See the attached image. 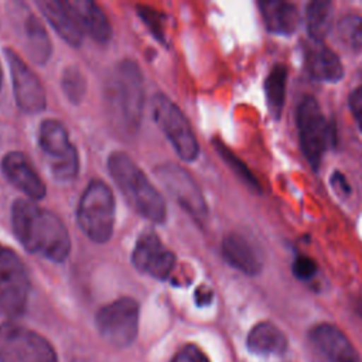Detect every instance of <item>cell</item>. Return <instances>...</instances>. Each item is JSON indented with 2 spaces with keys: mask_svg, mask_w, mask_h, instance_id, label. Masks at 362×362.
Returning a JSON list of instances; mask_svg holds the SVG:
<instances>
[{
  "mask_svg": "<svg viewBox=\"0 0 362 362\" xmlns=\"http://www.w3.org/2000/svg\"><path fill=\"white\" fill-rule=\"evenodd\" d=\"M11 223L16 236L28 252L52 262H64L69 255V233L54 212L30 199H17L13 204Z\"/></svg>",
  "mask_w": 362,
  "mask_h": 362,
  "instance_id": "1",
  "label": "cell"
},
{
  "mask_svg": "<svg viewBox=\"0 0 362 362\" xmlns=\"http://www.w3.org/2000/svg\"><path fill=\"white\" fill-rule=\"evenodd\" d=\"M105 107L112 127L120 136L137 133L143 116L144 86L139 65L132 59L117 62L105 81Z\"/></svg>",
  "mask_w": 362,
  "mask_h": 362,
  "instance_id": "2",
  "label": "cell"
},
{
  "mask_svg": "<svg viewBox=\"0 0 362 362\" xmlns=\"http://www.w3.org/2000/svg\"><path fill=\"white\" fill-rule=\"evenodd\" d=\"M107 167L116 185L136 212L151 222L165 221L167 211L163 197L129 154L112 153Z\"/></svg>",
  "mask_w": 362,
  "mask_h": 362,
  "instance_id": "3",
  "label": "cell"
},
{
  "mask_svg": "<svg viewBox=\"0 0 362 362\" xmlns=\"http://www.w3.org/2000/svg\"><path fill=\"white\" fill-rule=\"evenodd\" d=\"M81 230L93 242H107L115 226V197L100 180H92L83 189L76 211Z\"/></svg>",
  "mask_w": 362,
  "mask_h": 362,
  "instance_id": "4",
  "label": "cell"
},
{
  "mask_svg": "<svg viewBox=\"0 0 362 362\" xmlns=\"http://www.w3.org/2000/svg\"><path fill=\"white\" fill-rule=\"evenodd\" d=\"M0 362H58L52 345L23 325H0Z\"/></svg>",
  "mask_w": 362,
  "mask_h": 362,
  "instance_id": "5",
  "label": "cell"
},
{
  "mask_svg": "<svg viewBox=\"0 0 362 362\" xmlns=\"http://www.w3.org/2000/svg\"><path fill=\"white\" fill-rule=\"evenodd\" d=\"M153 117L177 154L185 161L195 160L199 151L198 141L181 109L167 96L157 93L153 99Z\"/></svg>",
  "mask_w": 362,
  "mask_h": 362,
  "instance_id": "6",
  "label": "cell"
},
{
  "mask_svg": "<svg viewBox=\"0 0 362 362\" xmlns=\"http://www.w3.org/2000/svg\"><path fill=\"white\" fill-rule=\"evenodd\" d=\"M38 143L49 158V167L57 180L69 181L76 175L79 167L78 153L61 122L54 119L44 120L38 130Z\"/></svg>",
  "mask_w": 362,
  "mask_h": 362,
  "instance_id": "7",
  "label": "cell"
},
{
  "mask_svg": "<svg viewBox=\"0 0 362 362\" xmlns=\"http://www.w3.org/2000/svg\"><path fill=\"white\" fill-rule=\"evenodd\" d=\"M96 328L115 346H129L139 329V304L130 297H122L102 307L96 314Z\"/></svg>",
  "mask_w": 362,
  "mask_h": 362,
  "instance_id": "8",
  "label": "cell"
},
{
  "mask_svg": "<svg viewBox=\"0 0 362 362\" xmlns=\"http://www.w3.org/2000/svg\"><path fill=\"white\" fill-rule=\"evenodd\" d=\"M28 277L21 259L7 246L0 245V313L20 315L28 298Z\"/></svg>",
  "mask_w": 362,
  "mask_h": 362,
  "instance_id": "9",
  "label": "cell"
},
{
  "mask_svg": "<svg viewBox=\"0 0 362 362\" xmlns=\"http://www.w3.org/2000/svg\"><path fill=\"white\" fill-rule=\"evenodd\" d=\"M297 126L303 151L313 168H318L321 157L328 146L329 127L314 98L305 96L298 105Z\"/></svg>",
  "mask_w": 362,
  "mask_h": 362,
  "instance_id": "10",
  "label": "cell"
},
{
  "mask_svg": "<svg viewBox=\"0 0 362 362\" xmlns=\"http://www.w3.org/2000/svg\"><path fill=\"white\" fill-rule=\"evenodd\" d=\"M4 54L10 66L14 98L18 107L27 113L41 112L45 107V90L41 81L16 51L6 48Z\"/></svg>",
  "mask_w": 362,
  "mask_h": 362,
  "instance_id": "11",
  "label": "cell"
},
{
  "mask_svg": "<svg viewBox=\"0 0 362 362\" xmlns=\"http://www.w3.org/2000/svg\"><path fill=\"white\" fill-rule=\"evenodd\" d=\"M157 177L178 204L197 219L205 218L206 205L194 178L177 164H163L157 168Z\"/></svg>",
  "mask_w": 362,
  "mask_h": 362,
  "instance_id": "12",
  "label": "cell"
},
{
  "mask_svg": "<svg viewBox=\"0 0 362 362\" xmlns=\"http://www.w3.org/2000/svg\"><path fill=\"white\" fill-rule=\"evenodd\" d=\"M308 341L314 362H362L351 341L335 325H315Z\"/></svg>",
  "mask_w": 362,
  "mask_h": 362,
  "instance_id": "13",
  "label": "cell"
},
{
  "mask_svg": "<svg viewBox=\"0 0 362 362\" xmlns=\"http://www.w3.org/2000/svg\"><path fill=\"white\" fill-rule=\"evenodd\" d=\"M132 262L140 273L164 280L175 264V256L163 245L157 233L146 232L139 238L133 249Z\"/></svg>",
  "mask_w": 362,
  "mask_h": 362,
  "instance_id": "14",
  "label": "cell"
},
{
  "mask_svg": "<svg viewBox=\"0 0 362 362\" xmlns=\"http://www.w3.org/2000/svg\"><path fill=\"white\" fill-rule=\"evenodd\" d=\"M4 177L31 199H41L45 195V184L37 174L34 165L25 154L10 151L1 160Z\"/></svg>",
  "mask_w": 362,
  "mask_h": 362,
  "instance_id": "15",
  "label": "cell"
},
{
  "mask_svg": "<svg viewBox=\"0 0 362 362\" xmlns=\"http://www.w3.org/2000/svg\"><path fill=\"white\" fill-rule=\"evenodd\" d=\"M37 4L59 37H62L72 47L81 45L83 38V31L79 27L66 1L40 0L37 1Z\"/></svg>",
  "mask_w": 362,
  "mask_h": 362,
  "instance_id": "16",
  "label": "cell"
},
{
  "mask_svg": "<svg viewBox=\"0 0 362 362\" xmlns=\"http://www.w3.org/2000/svg\"><path fill=\"white\" fill-rule=\"evenodd\" d=\"M79 27L98 42H106L112 37V27L102 8L90 0L66 1Z\"/></svg>",
  "mask_w": 362,
  "mask_h": 362,
  "instance_id": "17",
  "label": "cell"
},
{
  "mask_svg": "<svg viewBox=\"0 0 362 362\" xmlns=\"http://www.w3.org/2000/svg\"><path fill=\"white\" fill-rule=\"evenodd\" d=\"M225 260L245 274L255 276L262 270V259L253 245L240 233H229L222 242Z\"/></svg>",
  "mask_w": 362,
  "mask_h": 362,
  "instance_id": "18",
  "label": "cell"
},
{
  "mask_svg": "<svg viewBox=\"0 0 362 362\" xmlns=\"http://www.w3.org/2000/svg\"><path fill=\"white\" fill-rule=\"evenodd\" d=\"M305 65L310 75L317 81L337 82L344 75V68L338 55L320 42L307 48Z\"/></svg>",
  "mask_w": 362,
  "mask_h": 362,
  "instance_id": "19",
  "label": "cell"
},
{
  "mask_svg": "<svg viewBox=\"0 0 362 362\" xmlns=\"http://www.w3.org/2000/svg\"><path fill=\"white\" fill-rule=\"evenodd\" d=\"M247 348L257 355H281L287 349V338L274 324L259 322L247 335Z\"/></svg>",
  "mask_w": 362,
  "mask_h": 362,
  "instance_id": "20",
  "label": "cell"
},
{
  "mask_svg": "<svg viewBox=\"0 0 362 362\" xmlns=\"http://www.w3.org/2000/svg\"><path fill=\"white\" fill-rule=\"evenodd\" d=\"M23 37L28 57L35 64H45L51 55L52 47L44 24L33 13H28L23 20Z\"/></svg>",
  "mask_w": 362,
  "mask_h": 362,
  "instance_id": "21",
  "label": "cell"
},
{
  "mask_svg": "<svg viewBox=\"0 0 362 362\" xmlns=\"http://www.w3.org/2000/svg\"><path fill=\"white\" fill-rule=\"evenodd\" d=\"M262 16L267 28L277 34H291L300 21L297 7L287 1H262L260 4Z\"/></svg>",
  "mask_w": 362,
  "mask_h": 362,
  "instance_id": "22",
  "label": "cell"
},
{
  "mask_svg": "<svg viewBox=\"0 0 362 362\" xmlns=\"http://www.w3.org/2000/svg\"><path fill=\"white\" fill-rule=\"evenodd\" d=\"M307 31L315 42H321L331 30L332 4L328 1H311L305 11Z\"/></svg>",
  "mask_w": 362,
  "mask_h": 362,
  "instance_id": "23",
  "label": "cell"
},
{
  "mask_svg": "<svg viewBox=\"0 0 362 362\" xmlns=\"http://www.w3.org/2000/svg\"><path fill=\"white\" fill-rule=\"evenodd\" d=\"M286 81H287V69L283 65H276L270 71L266 78L264 89H266V99L269 109L273 116H279L286 98Z\"/></svg>",
  "mask_w": 362,
  "mask_h": 362,
  "instance_id": "24",
  "label": "cell"
},
{
  "mask_svg": "<svg viewBox=\"0 0 362 362\" xmlns=\"http://www.w3.org/2000/svg\"><path fill=\"white\" fill-rule=\"evenodd\" d=\"M338 35L352 49L362 48V16L346 14L338 23Z\"/></svg>",
  "mask_w": 362,
  "mask_h": 362,
  "instance_id": "25",
  "label": "cell"
},
{
  "mask_svg": "<svg viewBox=\"0 0 362 362\" xmlns=\"http://www.w3.org/2000/svg\"><path fill=\"white\" fill-rule=\"evenodd\" d=\"M61 85L71 103L78 105L82 102L86 93V79L79 68L68 66L62 74Z\"/></svg>",
  "mask_w": 362,
  "mask_h": 362,
  "instance_id": "26",
  "label": "cell"
},
{
  "mask_svg": "<svg viewBox=\"0 0 362 362\" xmlns=\"http://www.w3.org/2000/svg\"><path fill=\"white\" fill-rule=\"evenodd\" d=\"M218 151L222 154V157L225 158V161L236 171V174L245 181V182H247L250 187H253L255 189H259V182L256 181V178L250 174V171L243 165V163L238 158V157H235L225 146H222V144H219L218 147Z\"/></svg>",
  "mask_w": 362,
  "mask_h": 362,
  "instance_id": "27",
  "label": "cell"
},
{
  "mask_svg": "<svg viewBox=\"0 0 362 362\" xmlns=\"http://www.w3.org/2000/svg\"><path fill=\"white\" fill-rule=\"evenodd\" d=\"M170 362H211L208 356L195 345L188 344L182 346Z\"/></svg>",
  "mask_w": 362,
  "mask_h": 362,
  "instance_id": "28",
  "label": "cell"
},
{
  "mask_svg": "<svg viewBox=\"0 0 362 362\" xmlns=\"http://www.w3.org/2000/svg\"><path fill=\"white\" fill-rule=\"evenodd\" d=\"M317 272V264L307 256H297L293 263V273L301 279L308 280L311 279Z\"/></svg>",
  "mask_w": 362,
  "mask_h": 362,
  "instance_id": "29",
  "label": "cell"
},
{
  "mask_svg": "<svg viewBox=\"0 0 362 362\" xmlns=\"http://www.w3.org/2000/svg\"><path fill=\"white\" fill-rule=\"evenodd\" d=\"M349 107L354 113L355 120L358 122L359 129L362 130V86L356 88L349 96Z\"/></svg>",
  "mask_w": 362,
  "mask_h": 362,
  "instance_id": "30",
  "label": "cell"
},
{
  "mask_svg": "<svg viewBox=\"0 0 362 362\" xmlns=\"http://www.w3.org/2000/svg\"><path fill=\"white\" fill-rule=\"evenodd\" d=\"M332 184H334V187H335L339 192H345V194L349 192V185H348V182L345 181V178H344L342 174L335 173V174L332 175Z\"/></svg>",
  "mask_w": 362,
  "mask_h": 362,
  "instance_id": "31",
  "label": "cell"
},
{
  "mask_svg": "<svg viewBox=\"0 0 362 362\" xmlns=\"http://www.w3.org/2000/svg\"><path fill=\"white\" fill-rule=\"evenodd\" d=\"M1 82H3V72H1V65H0V88H1Z\"/></svg>",
  "mask_w": 362,
  "mask_h": 362,
  "instance_id": "32",
  "label": "cell"
}]
</instances>
